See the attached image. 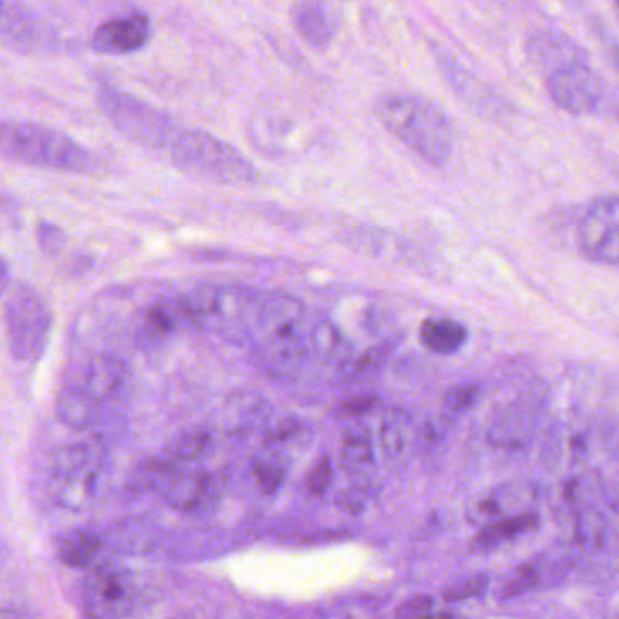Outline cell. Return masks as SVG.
<instances>
[{"instance_id": "obj_1", "label": "cell", "mask_w": 619, "mask_h": 619, "mask_svg": "<svg viewBox=\"0 0 619 619\" xmlns=\"http://www.w3.org/2000/svg\"><path fill=\"white\" fill-rule=\"evenodd\" d=\"M376 115L387 131L427 164L442 168L449 162L455 130L444 111L430 100L413 93H393L379 100Z\"/></svg>"}, {"instance_id": "obj_2", "label": "cell", "mask_w": 619, "mask_h": 619, "mask_svg": "<svg viewBox=\"0 0 619 619\" xmlns=\"http://www.w3.org/2000/svg\"><path fill=\"white\" fill-rule=\"evenodd\" d=\"M251 336L255 339L260 358L273 373L293 375L310 347L304 305L291 296H265L253 311Z\"/></svg>"}, {"instance_id": "obj_3", "label": "cell", "mask_w": 619, "mask_h": 619, "mask_svg": "<svg viewBox=\"0 0 619 619\" xmlns=\"http://www.w3.org/2000/svg\"><path fill=\"white\" fill-rule=\"evenodd\" d=\"M0 148L6 160L40 170L88 175L99 168V160L84 145L60 131L31 122H4Z\"/></svg>"}, {"instance_id": "obj_4", "label": "cell", "mask_w": 619, "mask_h": 619, "mask_svg": "<svg viewBox=\"0 0 619 619\" xmlns=\"http://www.w3.org/2000/svg\"><path fill=\"white\" fill-rule=\"evenodd\" d=\"M165 153L180 171L216 184H253L258 180V170L247 156L205 131H180Z\"/></svg>"}, {"instance_id": "obj_5", "label": "cell", "mask_w": 619, "mask_h": 619, "mask_svg": "<svg viewBox=\"0 0 619 619\" xmlns=\"http://www.w3.org/2000/svg\"><path fill=\"white\" fill-rule=\"evenodd\" d=\"M99 105L100 111L122 135L148 150L168 151L171 142L182 131L164 111L115 88L100 91Z\"/></svg>"}, {"instance_id": "obj_6", "label": "cell", "mask_w": 619, "mask_h": 619, "mask_svg": "<svg viewBox=\"0 0 619 619\" xmlns=\"http://www.w3.org/2000/svg\"><path fill=\"white\" fill-rule=\"evenodd\" d=\"M6 329L13 358L37 362L44 355L51 331V313L31 285L17 284L6 291Z\"/></svg>"}, {"instance_id": "obj_7", "label": "cell", "mask_w": 619, "mask_h": 619, "mask_svg": "<svg viewBox=\"0 0 619 619\" xmlns=\"http://www.w3.org/2000/svg\"><path fill=\"white\" fill-rule=\"evenodd\" d=\"M100 458L99 447L91 444H75L60 450L51 476V493L60 507L68 510L91 507L99 485Z\"/></svg>"}, {"instance_id": "obj_8", "label": "cell", "mask_w": 619, "mask_h": 619, "mask_svg": "<svg viewBox=\"0 0 619 619\" xmlns=\"http://www.w3.org/2000/svg\"><path fill=\"white\" fill-rule=\"evenodd\" d=\"M547 93L559 110L576 116L601 113L610 99L607 80L587 62L547 75Z\"/></svg>"}, {"instance_id": "obj_9", "label": "cell", "mask_w": 619, "mask_h": 619, "mask_svg": "<svg viewBox=\"0 0 619 619\" xmlns=\"http://www.w3.org/2000/svg\"><path fill=\"white\" fill-rule=\"evenodd\" d=\"M139 601V585L130 570L115 564L97 567L82 587L85 612L95 618L130 616Z\"/></svg>"}, {"instance_id": "obj_10", "label": "cell", "mask_w": 619, "mask_h": 619, "mask_svg": "<svg viewBox=\"0 0 619 619\" xmlns=\"http://www.w3.org/2000/svg\"><path fill=\"white\" fill-rule=\"evenodd\" d=\"M579 250L598 264L619 265V196H599L578 224Z\"/></svg>"}, {"instance_id": "obj_11", "label": "cell", "mask_w": 619, "mask_h": 619, "mask_svg": "<svg viewBox=\"0 0 619 619\" xmlns=\"http://www.w3.org/2000/svg\"><path fill=\"white\" fill-rule=\"evenodd\" d=\"M2 40L19 53H37L53 45L44 22L20 0H2Z\"/></svg>"}, {"instance_id": "obj_12", "label": "cell", "mask_w": 619, "mask_h": 619, "mask_svg": "<svg viewBox=\"0 0 619 619\" xmlns=\"http://www.w3.org/2000/svg\"><path fill=\"white\" fill-rule=\"evenodd\" d=\"M227 487V476L205 470H191L175 475L164 485L165 504L179 513L202 509L216 501Z\"/></svg>"}, {"instance_id": "obj_13", "label": "cell", "mask_w": 619, "mask_h": 619, "mask_svg": "<svg viewBox=\"0 0 619 619\" xmlns=\"http://www.w3.org/2000/svg\"><path fill=\"white\" fill-rule=\"evenodd\" d=\"M150 37V19L145 16H130L99 26L91 39V48L99 55H128L142 50Z\"/></svg>"}, {"instance_id": "obj_14", "label": "cell", "mask_w": 619, "mask_h": 619, "mask_svg": "<svg viewBox=\"0 0 619 619\" xmlns=\"http://www.w3.org/2000/svg\"><path fill=\"white\" fill-rule=\"evenodd\" d=\"M541 396L530 393L516 399L496 416L490 438L499 447H518L530 438L541 415Z\"/></svg>"}, {"instance_id": "obj_15", "label": "cell", "mask_w": 619, "mask_h": 619, "mask_svg": "<svg viewBox=\"0 0 619 619\" xmlns=\"http://www.w3.org/2000/svg\"><path fill=\"white\" fill-rule=\"evenodd\" d=\"M291 17L300 37L316 50L329 48L338 28L335 8L327 0H295Z\"/></svg>"}, {"instance_id": "obj_16", "label": "cell", "mask_w": 619, "mask_h": 619, "mask_svg": "<svg viewBox=\"0 0 619 619\" xmlns=\"http://www.w3.org/2000/svg\"><path fill=\"white\" fill-rule=\"evenodd\" d=\"M527 53L547 75L564 70L567 65L587 62V53L576 44L575 40L558 31H545L532 37L527 44Z\"/></svg>"}, {"instance_id": "obj_17", "label": "cell", "mask_w": 619, "mask_h": 619, "mask_svg": "<svg viewBox=\"0 0 619 619\" xmlns=\"http://www.w3.org/2000/svg\"><path fill=\"white\" fill-rule=\"evenodd\" d=\"M536 501V489L530 484H507L499 487L495 493H490L487 498L481 499L476 505V516L484 521V525L499 518L509 516L525 515L532 513V505Z\"/></svg>"}, {"instance_id": "obj_18", "label": "cell", "mask_w": 619, "mask_h": 619, "mask_svg": "<svg viewBox=\"0 0 619 619\" xmlns=\"http://www.w3.org/2000/svg\"><path fill=\"white\" fill-rule=\"evenodd\" d=\"M379 449L389 461H399L415 444V424L404 409L385 410L379 422Z\"/></svg>"}, {"instance_id": "obj_19", "label": "cell", "mask_w": 619, "mask_h": 619, "mask_svg": "<svg viewBox=\"0 0 619 619\" xmlns=\"http://www.w3.org/2000/svg\"><path fill=\"white\" fill-rule=\"evenodd\" d=\"M125 365L116 356L100 355L91 359L85 369L84 384L82 389L97 399V402H108L119 393L125 379Z\"/></svg>"}, {"instance_id": "obj_20", "label": "cell", "mask_w": 619, "mask_h": 619, "mask_svg": "<svg viewBox=\"0 0 619 619\" xmlns=\"http://www.w3.org/2000/svg\"><path fill=\"white\" fill-rule=\"evenodd\" d=\"M467 327L453 318H427L419 327L422 345L439 356L456 355L467 344Z\"/></svg>"}, {"instance_id": "obj_21", "label": "cell", "mask_w": 619, "mask_h": 619, "mask_svg": "<svg viewBox=\"0 0 619 619\" xmlns=\"http://www.w3.org/2000/svg\"><path fill=\"white\" fill-rule=\"evenodd\" d=\"M225 287L202 285L182 298L184 315L200 327H220L224 313Z\"/></svg>"}, {"instance_id": "obj_22", "label": "cell", "mask_w": 619, "mask_h": 619, "mask_svg": "<svg viewBox=\"0 0 619 619\" xmlns=\"http://www.w3.org/2000/svg\"><path fill=\"white\" fill-rule=\"evenodd\" d=\"M538 521L539 518L535 510L532 513H525V515L495 519V521L484 525V529L479 530L475 539L476 549H496L499 545L518 539L519 536L535 530L538 527Z\"/></svg>"}, {"instance_id": "obj_23", "label": "cell", "mask_w": 619, "mask_h": 619, "mask_svg": "<svg viewBox=\"0 0 619 619\" xmlns=\"http://www.w3.org/2000/svg\"><path fill=\"white\" fill-rule=\"evenodd\" d=\"M310 347L324 364H349L353 347L335 324L322 319L310 329Z\"/></svg>"}, {"instance_id": "obj_24", "label": "cell", "mask_w": 619, "mask_h": 619, "mask_svg": "<svg viewBox=\"0 0 619 619\" xmlns=\"http://www.w3.org/2000/svg\"><path fill=\"white\" fill-rule=\"evenodd\" d=\"M97 404L82 387L64 389L57 398V415L65 427L82 430L95 422Z\"/></svg>"}, {"instance_id": "obj_25", "label": "cell", "mask_w": 619, "mask_h": 619, "mask_svg": "<svg viewBox=\"0 0 619 619\" xmlns=\"http://www.w3.org/2000/svg\"><path fill=\"white\" fill-rule=\"evenodd\" d=\"M342 459L345 467L356 475L367 473L375 465V442L365 425H351L345 430Z\"/></svg>"}, {"instance_id": "obj_26", "label": "cell", "mask_w": 619, "mask_h": 619, "mask_svg": "<svg viewBox=\"0 0 619 619\" xmlns=\"http://www.w3.org/2000/svg\"><path fill=\"white\" fill-rule=\"evenodd\" d=\"M100 547H102V541H100L99 536L91 535V532H77V535L64 539L59 556L62 564L68 565V567L88 569L95 561Z\"/></svg>"}, {"instance_id": "obj_27", "label": "cell", "mask_w": 619, "mask_h": 619, "mask_svg": "<svg viewBox=\"0 0 619 619\" xmlns=\"http://www.w3.org/2000/svg\"><path fill=\"white\" fill-rule=\"evenodd\" d=\"M176 461L180 459L175 455L170 458H153L145 461L133 475L131 485L135 487V490H150L160 485L164 487L176 475Z\"/></svg>"}, {"instance_id": "obj_28", "label": "cell", "mask_w": 619, "mask_h": 619, "mask_svg": "<svg viewBox=\"0 0 619 619\" xmlns=\"http://www.w3.org/2000/svg\"><path fill=\"white\" fill-rule=\"evenodd\" d=\"M490 579L487 575H473L467 578L456 579L455 584L447 585L442 590L445 603H459L470 598H481L489 590Z\"/></svg>"}, {"instance_id": "obj_29", "label": "cell", "mask_w": 619, "mask_h": 619, "mask_svg": "<svg viewBox=\"0 0 619 619\" xmlns=\"http://www.w3.org/2000/svg\"><path fill=\"white\" fill-rule=\"evenodd\" d=\"M539 581V570L536 565L525 564L510 575V578L505 581L504 587L499 589L498 598L504 601L518 598V596L529 592L535 589Z\"/></svg>"}, {"instance_id": "obj_30", "label": "cell", "mask_w": 619, "mask_h": 619, "mask_svg": "<svg viewBox=\"0 0 619 619\" xmlns=\"http://www.w3.org/2000/svg\"><path fill=\"white\" fill-rule=\"evenodd\" d=\"M479 398V387L470 382L453 385L444 395V409L447 415L456 416L475 407Z\"/></svg>"}, {"instance_id": "obj_31", "label": "cell", "mask_w": 619, "mask_h": 619, "mask_svg": "<svg viewBox=\"0 0 619 619\" xmlns=\"http://www.w3.org/2000/svg\"><path fill=\"white\" fill-rule=\"evenodd\" d=\"M284 465L276 461V459H271V461H258L253 469V478H255L258 489L264 493V495H275L276 490L282 487L285 479Z\"/></svg>"}, {"instance_id": "obj_32", "label": "cell", "mask_w": 619, "mask_h": 619, "mask_svg": "<svg viewBox=\"0 0 619 619\" xmlns=\"http://www.w3.org/2000/svg\"><path fill=\"white\" fill-rule=\"evenodd\" d=\"M210 447L211 436L207 435V433H204V430H191V433H185L184 436H180L175 449H173V455H175L180 461H185V459L200 458V456L207 453Z\"/></svg>"}, {"instance_id": "obj_33", "label": "cell", "mask_w": 619, "mask_h": 619, "mask_svg": "<svg viewBox=\"0 0 619 619\" xmlns=\"http://www.w3.org/2000/svg\"><path fill=\"white\" fill-rule=\"evenodd\" d=\"M333 464L327 456H322V458L316 459V464L313 465V469L310 470L307 479H305V485H307V490L311 495L322 496L327 493L331 484H333Z\"/></svg>"}, {"instance_id": "obj_34", "label": "cell", "mask_w": 619, "mask_h": 619, "mask_svg": "<svg viewBox=\"0 0 619 619\" xmlns=\"http://www.w3.org/2000/svg\"><path fill=\"white\" fill-rule=\"evenodd\" d=\"M37 239H39L40 250L53 255L59 253L65 244V236L57 225L48 224V222H40L37 227Z\"/></svg>"}, {"instance_id": "obj_35", "label": "cell", "mask_w": 619, "mask_h": 619, "mask_svg": "<svg viewBox=\"0 0 619 619\" xmlns=\"http://www.w3.org/2000/svg\"><path fill=\"white\" fill-rule=\"evenodd\" d=\"M433 609H435V599L430 598V596L419 595L399 605L395 615L398 618H413V616L429 615V612H433Z\"/></svg>"}, {"instance_id": "obj_36", "label": "cell", "mask_w": 619, "mask_h": 619, "mask_svg": "<svg viewBox=\"0 0 619 619\" xmlns=\"http://www.w3.org/2000/svg\"><path fill=\"white\" fill-rule=\"evenodd\" d=\"M148 324H150L151 329L156 331L160 335L175 329V318H173L170 311H165L160 305L148 311Z\"/></svg>"}, {"instance_id": "obj_37", "label": "cell", "mask_w": 619, "mask_h": 619, "mask_svg": "<svg viewBox=\"0 0 619 619\" xmlns=\"http://www.w3.org/2000/svg\"><path fill=\"white\" fill-rule=\"evenodd\" d=\"M296 430H298V427H296L293 419H291V422H282L276 429L267 433V442H270V444H276L280 439L293 438V436L296 435Z\"/></svg>"}, {"instance_id": "obj_38", "label": "cell", "mask_w": 619, "mask_h": 619, "mask_svg": "<svg viewBox=\"0 0 619 619\" xmlns=\"http://www.w3.org/2000/svg\"><path fill=\"white\" fill-rule=\"evenodd\" d=\"M375 407V399L373 398H358L351 399L349 404H345V413H351V415H364L367 410Z\"/></svg>"}, {"instance_id": "obj_39", "label": "cell", "mask_w": 619, "mask_h": 619, "mask_svg": "<svg viewBox=\"0 0 619 619\" xmlns=\"http://www.w3.org/2000/svg\"><path fill=\"white\" fill-rule=\"evenodd\" d=\"M618 6H619V0H618Z\"/></svg>"}]
</instances>
